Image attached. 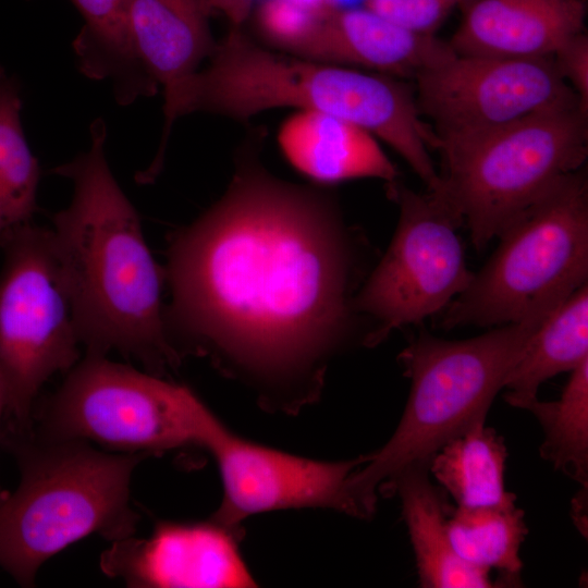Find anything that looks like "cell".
<instances>
[{"mask_svg": "<svg viewBox=\"0 0 588 588\" xmlns=\"http://www.w3.org/2000/svg\"><path fill=\"white\" fill-rule=\"evenodd\" d=\"M352 272L335 198L277 177L248 143L223 195L171 237L167 332L294 406L319 392L348 336Z\"/></svg>", "mask_w": 588, "mask_h": 588, "instance_id": "cell-1", "label": "cell"}, {"mask_svg": "<svg viewBox=\"0 0 588 588\" xmlns=\"http://www.w3.org/2000/svg\"><path fill=\"white\" fill-rule=\"evenodd\" d=\"M106 136L105 122L95 120L89 148L53 169L72 182L73 195L52 217V242L87 354L119 351L161 371L179 360L164 322V271L110 170Z\"/></svg>", "mask_w": 588, "mask_h": 588, "instance_id": "cell-2", "label": "cell"}, {"mask_svg": "<svg viewBox=\"0 0 588 588\" xmlns=\"http://www.w3.org/2000/svg\"><path fill=\"white\" fill-rule=\"evenodd\" d=\"M166 147L173 123L204 112L240 122L272 109L316 111L345 120L399 154L428 189L440 183L430 156L437 138L405 79L304 59L271 49L231 26L205 68L163 89Z\"/></svg>", "mask_w": 588, "mask_h": 588, "instance_id": "cell-3", "label": "cell"}, {"mask_svg": "<svg viewBox=\"0 0 588 588\" xmlns=\"http://www.w3.org/2000/svg\"><path fill=\"white\" fill-rule=\"evenodd\" d=\"M2 442L19 463L21 481L0 499V567L17 584L32 586L48 559L88 535L114 542L135 532L130 482L145 454L105 453L30 427L8 426Z\"/></svg>", "mask_w": 588, "mask_h": 588, "instance_id": "cell-4", "label": "cell"}, {"mask_svg": "<svg viewBox=\"0 0 588 588\" xmlns=\"http://www.w3.org/2000/svg\"><path fill=\"white\" fill-rule=\"evenodd\" d=\"M546 319V318H544ZM544 319L507 323L475 338L449 341L421 331L401 352L409 395L401 420L363 469L347 482V493L363 517L371 515L377 491L406 467L428 463L449 440L486 420L495 395Z\"/></svg>", "mask_w": 588, "mask_h": 588, "instance_id": "cell-5", "label": "cell"}, {"mask_svg": "<svg viewBox=\"0 0 588 588\" xmlns=\"http://www.w3.org/2000/svg\"><path fill=\"white\" fill-rule=\"evenodd\" d=\"M488 262L448 306L441 327L544 319L588 278V180L560 179L499 236Z\"/></svg>", "mask_w": 588, "mask_h": 588, "instance_id": "cell-6", "label": "cell"}, {"mask_svg": "<svg viewBox=\"0 0 588 588\" xmlns=\"http://www.w3.org/2000/svg\"><path fill=\"white\" fill-rule=\"evenodd\" d=\"M441 189L477 252L588 156V112L555 106L475 136L438 140Z\"/></svg>", "mask_w": 588, "mask_h": 588, "instance_id": "cell-7", "label": "cell"}, {"mask_svg": "<svg viewBox=\"0 0 588 588\" xmlns=\"http://www.w3.org/2000/svg\"><path fill=\"white\" fill-rule=\"evenodd\" d=\"M220 422L188 388L87 354L46 403L38 433L150 453L205 448Z\"/></svg>", "mask_w": 588, "mask_h": 588, "instance_id": "cell-8", "label": "cell"}, {"mask_svg": "<svg viewBox=\"0 0 588 588\" xmlns=\"http://www.w3.org/2000/svg\"><path fill=\"white\" fill-rule=\"evenodd\" d=\"M0 246V383L8 426L24 429L44 383L77 364L81 342L50 229L29 222Z\"/></svg>", "mask_w": 588, "mask_h": 588, "instance_id": "cell-9", "label": "cell"}, {"mask_svg": "<svg viewBox=\"0 0 588 588\" xmlns=\"http://www.w3.org/2000/svg\"><path fill=\"white\" fill-rule=\"evenodd\" d=\"M388 194L399 207L392 241L353 298V307L376 320L365 345L375 346L394 329L418 324L445 308L469 285L457 229L464 220L439 187L417 193L397 182Z\"/></svg>", "mask_w": 588, "mask_h": 588, "instance_id": "cell-10", "label": "cell"}, {"mask_svg": "<svg viewBox=\"0 0 588 588\" xmlns=\"http://www.w3.org/2000/svg\"><path fill=\"white\" fill-rule=\"evenodd\" d=\"M414 81L419 112L432 123L437 142L475 136L555 106L579 102L552 57L454 53Z\"/></svg>", "mask_w": 588, "mask_h": 588, "instance_id": "cell-11", "label": "cell"}, {"mask_svg": "<svg viewBox=\"0 0 588 588\" xmlns=\"http://www.w3.org/2000/svg\"><path fill=\"white\" fill-rule=\"evenodd\" d=\"M205 448L218 464L223 491L212 518L226 526L255 514L304 507L360 517L347 482L368 455L338 462L306 458L241 438L222 422Z\"/></svg>", "mask_w": 588, "mask_h": 588, "instance_id": "cell-12", "label": "cell"}, {"mask_svg": "<svg viewBox=\"0 0 588 588\" xmlns=\"http://www.w3.org/2000/svg\"><path fill=\"white\" fill-rule=\"evenodd\" d=\"M109 576L134 587H254L233 527L216 519L160 522L147 539L114 541L101 558Z\"/></svg>", "mask_w": 588, "mask_h": 588, "instance_id": "cell-13", "label": "cell"}, {"mask_svg": "<svg viewBox=\"0 0 588 588\" xmlns=\"http://www.w3.org/2000/svg\"><path fill=\"white\" fill-rule=\"evenodd\" d=\"M454 53L449 41L407 29L364 5L321 2L306 34L289 54L415 79Z\"/></svg>", "mask_w": 588, "mask_h": 588, "instance_id": "cell-14", "label": "cell"}, {"mask_svg": "<svg viewBox=\"0 0 588 588\" xmlns=\"http://www.w3.org/2000/svg\"><path fill=\"white\" fill-rule=\"evenodd\" d=\"M586 15L585 0H475L449 44L457 54L551 57Z\"/></svg>", "mask_w": 588, "mask_h": 588, "instance_id": "cell-15", "label": "cell"}, {"mask_svg": "<svg viewBox=\"0 0 588 588\" xmlns=\"http://www.w3.org/2000/svg\"><path fill=\"white\" fill-rule=\"evenodd\" d=\"M277 139L291 166L320 185L397 179L395 166L373 135L333 115L295 110L281 123Z\"/></svg>", "mask_w": 588, "mask_h": 588, "instance_id": "cell-16", "label": "cell"}, {"mask_svg": "<svg viewBox=\"0 0 588 588\" xmlns=\"http://www.w3.org/2000/svg\"><path fill=\"white\" fill-rule=\"evenodd\" d=\"M208 0H130L128 32L146 77L163 89L193 74L212 54Z\"/></svg>", "mask_w": 588, "mask_h": 588, "instance_id": "cell-17", "label": "cell"}, {"mask_svg": "<svg viewBox=\"0 0 588 588\" xmlns=\"http://www.w3.org/2000/svg\"><path fill=\"white\" fill-rule=\"evenodd\" d=\"M428 463L406 467L385 487V490L392 489L400 497L419 586L493 587L491 572L466 563L453 549L448 532L451 509L445 502L443 489H438L429 479Z\"/></svg>", "mask_w": 588, "mask_h": 588, "instance_id": "cell-18", "label": "cell"}, {"mask_svg": "<svg viewBox=\"0 0 588 588\" xmlns=\"http://www.w3.org/2000/svg\"><path fill=\"white\" fill-rule=\"evenodd\" d=\"M588 359V286L575 291L530 336L510 371L504 400L526 409L548 379Z\"/></svg>", "mask_w": 588, "mask_h": 588, "instance_id": "cell-19", "label": "cell"}, {"mask_svg": "<svg viewBox=\"0 0 588 588\" xmlns=\"http://www.w3.org/2000/svg\"><path fill=\"white\" fill-rule=\"evenodd\" d=\"M84 25L73 41L81 71L95 79L109 78L115 99L130 105L156 94L158 87L142 71L130 38V0H71Z\"/></svg>", "mask_w": 588, "mask_h": 588, "instance_id": "cell-20", "label": "cell"}, {"mask_svg": "<svg viewBox=\"0 0 588 588\" xmlns=\"http://www.w3.org/2000/svg\"><path fill=\"white\" fill-rule=\"evenodd\" d=\"M486 420L478 421L442 445L429 460L428 470L462 507L516 502L506 491L504 438Z\"/></svg>", "mask_w": 588, "mask_h": 588, "instance_id": "cell-21", "label": "cell"}, {"mask_svg": "<svg viewBox=\"0 0 588 588\" xmlns=\"http://www.w3.org/2000/svg\"><path fill=\"white\" fill-rule=\"evenodd\" d=\"M524 511L516 502L450 511L448 532L456 554L466 563L503 576V584L519 583L520 547L527 536Z\"/></svg>", "mask_w": 588, "mask_h": 588, "instance_id": "cell-22", "label": "cell"}, {"mask_svg": "<svg viewBox=\"0 0 588 588\" xmlns=\"http://www.w3.org/2000/svg\"><path fill=\"white\" fill-rule=\"evenodd\" d=\"M17 83L0 81V244L37 209L39 168L24 136Z\"/></svg>", "mask_w": 588, "mask_h": 588, "instance_id": "cell-23", "label": "cell"}, {"mask_svg": "<svg viewBox=\"0 0 588 588\" xmlns=\"http://www.w3.org/2000/svg\"><path fill=\"white\" fill-rule=\"evenodd\" d=\"M539 421L543 441L540 455L556 470L588 485V359L571 371L555 401L538 397L527 407Z\"/></svg>", "mask_w": 588, "mask_h": 588, "instance_id": "cell-24", "label": "cell"}, {"mask_svg": "<svg viewBox=\"0 0 588 588\" xmlns=\"http://www.w3.org/2000/svg\"><path fill=\"white\" fill-rule=\"evenodd\" d=\"M319 4L309 0L257 1L254 15L260 42L291 53L309 28Z\"/></svg>", "mask_w": 588, "mask_h": 588, "instance_id": "cell-25", "label": "cell"}, {"mask_svg": "<svg viewBox=\"0 0 588 588\" xmlns=\"http://www.w3.org/2000/svg\"><path fill=\"white\" fill-rule=\"evenodd\" d=\"M462 0H364V7L416 33L436 35Z\"/></svg>", "mask_w": 588, "mask_h": 588, "instance_id": "cell-26", "label": "cell"}, {"mask_svg": "<svg viewBox=\"0 0 588 588\" xmlns=\"http://www.w3.org/2000/svg\"><path fill=\"white\" fill-rule=\"evenodd\" d=\"M551 57L561 77L588 112V36L585 30L564 41Z\"/></svg>", "mask_w": 588, "mask_h": 588, "instance_id": "cell-27", "label": "cell"}, {"mask_svg": "<svg viewBox=\"0 0 588 588\" xmlns=\"http://www.w3.org/2000/svg\"><path fill=\"white\" fill-rule=\"evenodd\" d=\"M212 12L221 13L231 26L242 27L258 0H208Z\"/></svg>", "mask_w": 588, "mask_h": 588, "instance_id": "cell-28", "label": "cell"}, {"mask_svg": "<svg viewBox=\"0 0 588 588\" xmlns=\"http://www.w3.org/2000/svg\"><path fill=\"white\" fill-rule=\"evenodd\" d=\"M3 412H5V399H4L2 385L0 383V419ZM5 492L7 491H3L0 489V499L4 495Z\"/></svg>", "mask_w": 588, "mask_h": 588, "instance_id": "cell-29", "label": "cell"}, {"mask_svg": "<svg viewBox=\"0 0 588 588\" xmlns=\"http://www.w3.org/2000/svg\"><path fill=\"white\" fill-rule=\"evenodd\" d=\"M3 75H4V74H3V71H2V69L0 68V81H1V78L3 77Z\"/></svg>", "mask_w": 588, "mask_h": 588, "instance_id": "cell-30", "label": "cell"}]
</instances>
